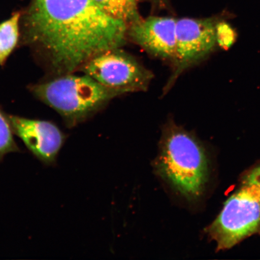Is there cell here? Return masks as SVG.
<instances>
[{
    "instance_id": "1",
    "label": "cell",
    "mask_w": 260,
    "mask_h": 260,
    "mask_svg": "<svg viewBox=\"0 0 260 260\" xmlns=\"http://www.w3.org/2000/svg\"><path fill=\"white\" fill-rule=\"evenodd\" d=\"M29 37L57 69L74 71L128 41V25L94 0H34L27 18Z\"/></svg>"
},
{
    "instance_id": "2",
    "label": "cell",
    "mask_w": 260,
    "mask_h": 260,
    "mask_svg": "<svg viewBox=\"0 0 260 260\" xmlns=\"http://www.w3.org/2000/svg\"><path fill=\"white\" fill-rule=\"evenodd\" d=\"M160 144L155 165L159 175L187 200H198L206 187L209 175L203 144L173 120L164 126Z\"/></svg>"
},
{
    "instance_id": "3",
    "label": "cell",
    "mask_w": 260,
    "mask_h": 260,
    "mask_svg": "<svg viewBox=\"0 0 260 260\" xmlns=\"http://www.w3.org/2000/svg\"><path fill=\"white\" fill-rule=\"evenodd\" d=\"M35 95L73 126L126 93L110 88L86 76H67L34 87Z\"/></svg>"
},
{
    "instance_id": "4",
    "label": "cell",
    "mask_w": 260,
    "mask_h": 260,
    "mask_svg": "<svg viewBox=\"0 0 260 260\" xmlns=\"http://www.w3.org/2000/svg\"><path fill=\"white\" fill-rule=\"evenodd\" d=\"M260 228V183L244 177L242 186L224 204L207 232L217 250L233 248Z\"/></svg>"
},
{
    "instance_id": "5",
    "label": "cell",
    "mask_w": 260,
    "mask_h": 260,
    "mask_svg": "<svg viewBox=\"0 0 260 260\" xmlns=\"http://www.w3.org/2000/svg\"><path fill=\"white\" fill-rule=\"evenodd\" d=\"M219 22L214 18L177 19L176 50L162 95L171 89L182 74L212 53L217 44L216 27Z\"/></svg>"
},
{
    "instance_id": "6",
    "label": "cell",
    "mask_w": 260,
    "mask_h": 260,
    "mask_svg": "<svg viewBox=\"0 0 260 260\" xmlns=\"http://www.w3.org/2000/svg\"><path fill=\"white\" fill-rule=\"evenodd\" d=\"M84 71L104 86L126 93L145 92L154 79L150 70L121 48L91 58L84 64Z\"/></svg>"
},
{
    "instance_id": "7",
    "label": "cell",
    "mask_w": 260,
    "mask_h": 260,
    "mask_svg": "<svg viewBox=\"0 0 260 260\" xmlns=\"http://www.w3.org/2000/svg\"><path fill=\"white\" fill-rule=\"evenodd\" d=\"M13 131L36 158L42 164H56L67 136L54 123L22 118L8 117Z\"/></svg>"
},
{
    "instance_id": "8",
    "label": "cell",
    "mask_w": 260,
    "mask_h": 260,
    "mask_svg": "<svg viewBox=\"0 0 260 260\" xmlns=\"http://www.w3.org/2000/svg\"><path fill=\"white\" fill-rule=\"evenodd\" d=\"M177 19L151 16L128 25V40L159 59L174 60L176 50Z\"/></svg>"
},
{
    "instance_id": "9",
    "label": "cell",
    "mask_w": 260,
    "mask_h": 260,
    "mask_svg": "<svg viewBox=\"0 0 260 260\" xmlns=\"http://www.w3.org/2000/svg\"><path fill=\"white\" fill-rule=\"evenodd\" d=\"M96 5L113 18L128 25L141 19L136 0H94Z\"/></svg>"
},
{
    "instance_id": "10",
    "label": "cell",
    "mask_w": 260,
    "mask_h": 260,
    "mask_svg": "<svg viewBox=\"0 0 260 260\" xmlns=\"http://www.w3.org/2000/svg\"><path fill=\"white\" fill-rule=\"evenodd\" d=\"M19 18L17 13L0 24V64H4L17 44Z\"/></svg>"
},
{
    "instance_id": "11",
    "label": "cell",
    "mask_w": 260,
    "mask_h": 260,
    "mask_svg": "<svg viewBox=\"0 0 260 260\" xmlns=\"http://www.w3.org/2000/svg\"><path fill=\"white\" fill-rule=\"evenodd\" d=\"M13 132L9 118H6L0 111V164L6 155L21 151L15 141Z\"/></svg>"
},
{
    "instance_id": "12",
    "label": "cell",
    "mask_w": 260,
    "mask_h": 260,
    "mask_svg": "<svg viewBox=\"0 0 260 260\" xmlns=\"http://www.w3.org/2000/svg\"><path fill=\"white\" fill-rule=\"evenodd\" d=\"M235 32L230 25L224 22H219L216 27L217 44L222 48H229L235 40Z\"/></svg>"
},
{
    "instance_id": "13",
    "label": "cell",
    "mask_w": 260,
    "mask_h": 260,
    "mask_svg": "<svg viewBox=\"0 0 260 260\" xmlns=\"http://www.w3.org/2000/svg\"><path fill=\"white\" fill-rule=\"evenodd\" d=\"M245 177L260 183V165L250 171Z\"/></svg>"
}]
</instances>
